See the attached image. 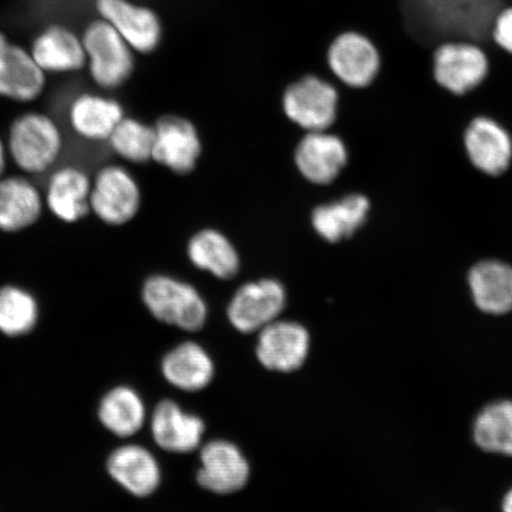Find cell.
Here are the masks:
<instances>
[{
    "instance_id": "obj_22",
    "label": "cell",
    "mask_w": 512,
    "mask_h": 512,
    "mask_svg": "<svg viewBox=\"0 0 512 512\" xmlns=\"http://www.w3.org/2000/svg\"><path fill=\"white\" fill-rule=\"evenodd\" d=\"M44 201L40 190L28 178H0V230L18 233L40 220Z\"/></svg>"
},
{
    "instance_id": "obj_32",
    "label": "cell",
    "mask_w": 512,
    "mask_h": 512,
    "mask_svg": "<svg viewBox=\"0 0 512 512\" xmlns=\"http://www.w3.org/2000/svg\"><path fill=\"white\" fill-rule=\"evenodd\" d=\"M6 153H8V149H6L3 140L0 139V178L3 177L6 168Z\"/></svg>"
},
{
    "instance_id": "obj_24",
    "label": "cell",
    "mask_w": 512,
    "mask_h": 512,
    "mask_svg": "<svg viewBox=\"0 0 512 512\" xmlns=\"http://www.w3.org/2000/svg\"><path fill=\"white\" fill-rule=\"evenodd\" d=\"M473 299L479 310L490 315L512 311V267L501 261L480 262L469 274Z\"/></svg>"
},
{
    "instance_id": "obj_10",
    "label": "cell",
    "mask_w": 512,
    "mask_h": 512,
    "mask_svg": "<svg viewBox=\"0 0 512 512\" xmlns=\"http://www.w3.org/2000/svg\"><path fill=\"white\" fill-rule=\"evenodd\" d=\"M96 11L128 46L139 54H150L162 42L163 28L156 12L130 0H95Z\"/></svg>"
},
{
    "instance_id": "obj_30",
    "label": "cell",
    "mask_w": 512,
    "mask_h": 512,
    "mask_svg": "<svg viewBox=\"0 0 512 512\" xmlns=\"http://www.w3.org/2000/svg\"><path fill=\"white\" fill-rule=\"evenodd\" d=\"M107 143L115 155L127 160V162L146 163L152 159L153 145H155V127L125 117L114 128Z\"/></svg>"
},
{
    "instance_id": "obj_21",
    "label": "cell",
    "mask_w": 512,
    "mask_h": 512,
    "mask_svg": "<svg viewBox=\"0 0 512 512\" xmlns=\"http://www.w3.org/2000/svg\"><path fill=\"white\" fill-rule=\"evenodd\" d=\"M30 54L44 73L79 72L87 64L82 38L61 25H50L32 43Z\"/></svg>"
},
{
    "instance_id": "obj_4",
    "label": "cell",
    "mask_w": 512,
    "mask_h": 512,
    "mask_svg": "<svg viewBox=\"0 0 512 512\" xmlns=\"http://www.w3.org/2000/svg\"><path fill=\"white\" fill-rule=\"evenodd\" d=\"M89 74L102 89L119 88L131 78L134 51L105 19H96L83 32Z\"/></svg>"
},
{
    "instance_id": "obj_12",
    "label": "cell",
    "mask_w": 512,
    "mask_h": 512,
    "mask_svg": "<svg viewBox=\"0 0 512 512\" xmlns=\"http://www.w3.org/2000/svg\"><path fill=\"white\" fill-rule=\"evenodd\" d=\"M198 484L213 494L229 495L245 488L249 465L240 448L229 441L215 440L202 448Z\"/></svg>"
},
{
    "instance_id": "obj_14",
    "label": "cell",
    "mask_w": 512,
    "mask_h": 512,
    "mask_svg": "<svg viewBox=\"0 0 512 512\" xmlns=\"http://www.w3.org/2000/svg\"><path fill=\"white\" fill-rule=\"evenodd\" d=\"M201 140L194 125L175 115L160 118L155 126L152 159L179 175L195 169Z\"/></svg>"
},
{
    "instance_id": "obj_27",
    "label": "cell",
    "mask_w": 512,
    "mask_h": 512,
    "mask_svg": "<svg viewBox=\"0 0 512 512\" xmlns=\"http://www.w3.org/2000/svg\"><path fill=\"white\" fill-rule=\"evenodd\" d=\"M98 414L101 424L120 438L132 437L142 430L146 418L142 398L125 386L113 388L102 398Z\"/></svg>"
},
{
    "instance_id": "obj_16",
    "label": "cell",
    "mask_w": 512,
    "mask_h": 512,
    "mask_svg": "<svg viewBox=\"0 0 512 512\" xmlns=\"http://www.w3.org/2000/svg\"><path fill=\"white\" fill-rule=\"evenodd\" d=\"M92 181L76 166H63L51 174L46 204L56 219L66 223L79 222L91 213Z\"/></svg>"
},
{
    "instance_id": "obj_33",
    "label": "cell",
    "mask_w": 512,
    "mask_h": 512,
    "mask_svg": "<svg viewBox=\"0 0 512 512\" xmlns=\"http://www.w3.org/2000/svg\"><path fill=\"white\" fill-rule=\"evenodd\" d=\"M503 512H512V489L503 499Z\"/></svg>"
},
{
    "instance_id": "obj_29",
    "label": "cell",
    "mask_w": 512,
    "mask_h": 512,
    "mask_svg": "<svg viewBox=\"0 0 512 512\" xmlns=\"http://www.w3.org/2000/svg\"><path fill=\"white\" fill-rule=\"evenodd\" d=\"M40 309L37 300L22 287H0V332L18 337L29 334L35 328Z\"/></svg>"
},
{
    "instance_id": "obj_2",
    "label": "cell",
    "mask_w": 512,
    "mask_h": 512,
    "mask_svg": "<svg viewBox=\"0 0 512 512\" xmlns=\"http://www.w3.org/2000/svg\"><path fill=\"white\" fill-rule=\"evenodd\" d=\"M62 147L60 127L47 114L24 113L10 126L6 149L25 174L41 175L53 168Z\"/></svg>"
},
{
    "instance_id": "obj_17",
    "label": "cell",
    "mask_w": 512,
    "mask_h": 512,
    "mask_svg": "<svg viewBox=\"0 0 512 512\" xmlns=\"http://www.w3.org/2000/svg\"><path fill=\"white\" fill-rule=\"evenodd\" d=\"M465 146L472 164L485 174L497 176L509 168L512 140L495 120L486 117L473 120L465 134Z\"/></svg>"
},
{
    "instance_id": "obj_31",
    "label": "cell",
    "mask_w": 512,
    "mask_h": 512,
    "mask_svg": "<svg viewBox=\"0 0 512 512\" xmlns=\"http://www.w3.org/2000/svg\"><path fill=\"white\" fill-rule=\"evenodd\" d=\"M492 40L496 46L512 55V5L504 8L496 17Z\"/></svg>"
},
{
    "instance_id": "obj_13",
    "label": "cell",
    "mask_w": 512,
    "mask_h": 512,
    "mask_svg": "<svg viewBox=\"0 0 512 512\" xmlns=\"http://www.w3.org/2000/svg\"><path fill=\"white\" fill-rule=\"evenodd\" d=\"M46 73L37 66L30 51L17 46L0 31V96L17 102L40 98Z\"/></svg>"
},
{
    "instance_id": "obj_18",
    "label": "cell",
    "mask_w": 512,
    "mask_h": 512,
    "mask_svg": "<svg viewBox=\"0 0 512 512\" xmlns=\"http://www.w3.org/2000/svg\"><path fill=\"white\" fill-rule=\"evenodd\" d=\"M152 437L163 450L189 453L201 445L206 425L197 415L183 412L174 401L159 403L152 416Z\"/></svg>"
},
{
    "instance_id": "obj_3",
    "label": "cell",
    "mask_w": 512,
    "mask_h": 512,
    "mask_svg": "<svg viewBox=\"0 0 512 512\" xmlns=\"http://www.w3.org/2000/svg\"><path fill=\"white\" fill-rule=\"evenodd\" d=\"M143 300L159 322L185 331H198L207 322L208 309L195 287L168 275H152L143 286Z\"/></svg>"
},
{
    "instance_id": "obj_8",
    "label": "cell",
    "mask_w": 512,
    "mask_h": 512,
    "mask_svg": "<svg viewBox=\"0 0 512 512\" xmlns=\"http://www.w3.org/2000/svg\"><path fill=\"white\" fill-rule=\"evenodd\" d=\"M339 96L330 82L316 75L292 83L284 93L286 117L307 132L326 131L335 123Z\"/></svg>"
},
{
    "instance_id": "obj_1",
    "label": "cell",
    "mask_w": 512,
    "mask_h": 512,
    "mask_svg": "<svg viewBox=\"0 0 512 512\" xmlns=\"http://www.w3.org/2000/svg\"><path fill=\"white\" fill-rule=\"evenodd\" d=\"M512 0H400L403 27L421 46L464 41L483 49L494 43L492 28Z\"/></svg>"
},
{
    "instance_id": "obj_28",
    "label": "cell",
    "mask_w": 512,
    "mask_h": 512,
    "mask_svg": "<svg viewBox=\"0 0 512 512\" xmlns=\"http://www.w3.org/2000/svg\"><path fill=\"white\" fill-rule=\"evenodd\" d=\"M473 437L483 451L512 457V401L485 407L477 416Z\"/></svg>"
},
{
    "instance_id": "obj_15",
    "label": "cell",
    "mask_w": 512,
    "mask_h": 512,
    "mask_svg": "<svg viewBox=\"0 0 512 512\" xmlns=\"http://www.w3.org/2000/svg\"><path fill=\"white\" fill-rule=\"evenodd\" d=\"M347 163L343 140L326 131L307 132L296 150L297 168L311 183L334 182Z\"/></svg>"
},
{
    "instance_id": "obj_11",
    "label": "cell",
    "mask_w": 512,
    "mask_h": 512,
    "mask_svg": "<svg viewBox=\"0 0 512 512\" xmlns=\"http://www.w3.org/2000/svg\"><path fill=\"white\" fill-rule=\"evenodd\" d=\"M310 351V334L302 324L275 322L259 334L256 356L268 370L292 373L303 367Z\"/></svg>"
},
{
    "instance_id": "obj_9",
    "label": "cell",
    "mask_w": 512,
    "mask_h": 512,
    "mask_svg": "<svg viewBox=\"0 0 512 512\" xmlns=\"http://www.w3.org/2000/svg\"><path fill=\"white\" fill-rule=\"evenodd\" d=\"M286 306L283 284L262 279L239 288L228 306V319L242 334L261 331L275 322Z\"/></svg>"
},
{
    "instance_id": "obj_19",
    "label": "cell",
    "mask_w": 512,
    "mask_h": 512,
    "mask_svg": "<svg viewBox=\"0 0 512 512\" xmlns=\"http://www.w3.org/2000/svg\"><path fill=\"white\" fill-rule=\"evenodd\" d=\"M107 471L127 492L140 498L151 496L162 478L156 458L139 445H125L113 451L107 460Z\"/></svg>"
},
{
    "instance_id": "obj_26",
    "label": "cell",
    "mask_w": 512,
    "mask_h": 512,
    "mask_svg": "<svg viewBox=\"0 0 512 512\" xmlns=\"http://www.w3.org/2000/svg\"><path fill=\"white\" fill-rule=\"evenodd\" d=\"M188 254L192 264L216 278L227 280L239 271L238 252L232 242L217 230L206 229L192 236Z\"/></svg>"
},
{
    "instance_id": "obj_5",
    "label": "cell",
    "mask_w": 512,
    "mask_h": 512,
    "mask_svg": "<svg viewBox=\"0 0 512 512\" xmlns=\"http://www.w3.org/2000/svg\"><path fill=\"white\" fill-rule=\"evenodd\" d=\"M331 73L352 89H366L379 79L382 57L379 48L363 32L347 29L332 40L326 54Z\"/></svg>"
},
{
    "instance_id": "obj_20",
    "label": "cell",
    "mask_w": 512,
    "mask_h": 512,
    "mask_svg": "<svg viewBox=\"0 0 512 512\" xmlns=\"http://www.w3.org/2000/svg\"><path fill=\"white\" fill-rule=\"evenodd\" d=\"M124 118V108L117 100L92 93L76 96L68 110L70 127L88 142H107Z\"/></svg>"
},
{
    "instance_id": "obj_25",
    "label": "cell",
    "mask_w": 512,
    "mask_h": 512,
    "mask_svg": "<svg viewBox=\"0 0 512 512\" xmlns=\"http://www.w3.org/2000/svg\"><path fill=\"white\" fill-rule=\"evenodd\" d=\"M369 210L367 197L360 194L349 195L313 210V228L320 238L331 243L339 242L350 238L363 226Z\"/></svg>"
},
{
    "instance_id": "obj_23",
    "label": "cell",
    "mask_w": 512,
    "mask_h": 512,
    "mask_svg": "<svg viewBox=\"0 0 512 512\" xmlns=\"http://www.w3.org/2000/svg\"><path fill=\"white\" fill-rule=\"evenodd\" d=\"M163 375L184 392H200L213 380L215 368L207 351L194 342L177 345L162 363Z\"/></svg>"
},
{
    "instance_id": "obj_7",
    "label": "cell",
    "mask_w": 512,
    "mask_h": 512,
    "mask_svg": "<svg viewBox=\"0 0 512 512\" xmlns=\"http://www.w3.org/2000/svg\"><path fill=\"white\" fill-rule=\"evenodd\" d=\"M91 211L108 226H123L136 217L142 194L134 177L123 166L106 165L92 182Z\"/></svg>"
},
{
    "instance_id": "obj_6",
    "label": "cell",
    "mask_w": 512,
    "mask_h": 512,
    "mask_svg": "<svg viewBox=\"0 0 512 512\" xmlns=\"http://www.w3.org/2000/svg\"><path fill=\"white\" fill-rule=\"evenodd\" d=\"M488 74V55L478 44L451 41L434 49V80L447 93L456 96L470 94L482 86Z\"/></svg>"
}]
</instances>
